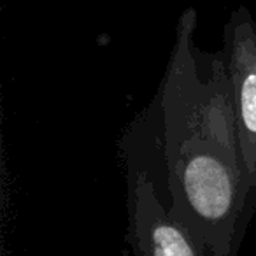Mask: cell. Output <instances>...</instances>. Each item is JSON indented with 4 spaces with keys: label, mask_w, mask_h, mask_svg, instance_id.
<instances>
[{
    "label": "cell",
    "mask_w": 256,
    "mask_h": 256,
    "mask_svg": "<svg viewBox=\"0 0 256 256\" xmlns=\"http://www.w3.org/2000/svg\"><path fill=\"white\" fill-rule=\"evenodd\" d=\"M230 74L237 96L238 144L248 190L256 186V23L244 8L228 23Z\"/></svg>",
    "instance_id": "obj_1"
},
{
    "label": "cell",
    "mask_w": 256,
    "mask_h": 256,
    "mask_svg": "<svg viewBox=\"0 0 256 256\" xmlns=\"http://www.w3.org/2000/svg\"><path fill=\"white\" fill-rule=\"evenodd\" d=\"M182 193L190 209L204 221L224 224L235 212L237 178L226 160L207 150H195L181 165Z\"/></svg>",
    "instance_id": "obj_2"
},
{
    "label": "cell",
    "mask_w": 256,
    "mask_h": 256,
    "mask_svg": "<svg viewBox=\"0 0 256 256\" xmlns=\"http://www.w3.org/2000/svg\"><path fill=\"white\" fill-rule=\"evenodd\" d=\"M142 242L148 256H195L192 244L181 228L164 216H154L144 224Z\"/></svg>",
    "instance_id": "obj_3"
}]
</instances>
